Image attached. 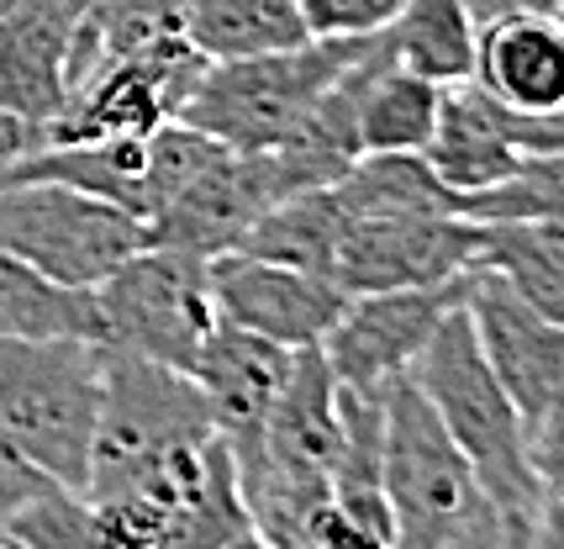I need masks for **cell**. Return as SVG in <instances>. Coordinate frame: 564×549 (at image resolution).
Returning a JSON list of instances; mask_svg holds the SVG:
<instances>
[{"mask_svg":"<svg viewBox=\"0 0 564 549\" xmlns=\"http://www.w3.org/2000/svg\"><path fill=\"white\" fill-rule=\"evenodd\" d=\"M475 270L501 274L528 306H539L543 317L564 323V217L480 223Z\"/></svg>","mask_w":564,"mask_h":549,"instance_id":"ffe728a7","label":"cell"},{"mask_svg":"<svg viewBox=\"0 0 564 549\" xmlns=\"http://www.w3.org/2000/svg\"><path fill=\"white\" fill-rule=\"evenodd\" d=\"M469 6L480 11V22H486V17H496V11H507V0H469Z\"/></svg>","mask_w":564,"mask_h":549,"instance_id":"e575fe53","label":"cell"},{"mask_svg":"<svg viewBox=\"0 0 564 549\" xmlns=\"http://www.w3.org/2000/svg\"><path fill=\"white\" fill-rule=\"evenodd\" d=\"M528 549H564V513L543 502L539 518H533V534H528Z\"/></svg>","mask_w":564,"mask_h":549,"instance_id":"1f68e13d","label":"cell"},{"mask_svg":"<svg viewBox=\"0 0 564 549\" xmlns=\"http://www.w3.org/2000/svg\"><path fill=\"white\" fill-rule=\"evenodd\" d=\"M465 217L475 223H507V217H564V149L528 153L512 175L465 196Z\"/></svg>","mask_w":564,"mask_h":549,"instance_id":"484cf974","label":"cell"},{"mask_svg":"<svg viewBox=\"0 0 564 549\" xmlns=\"http://www.w3.org/2000/svg\"><path fill=\"white\" fill-rule=\"evenodd\" d=\"M100 380V338H0V433L64 492L90 475Z\"/></svg>","mask_w":564,"mask_h":549,"instance_id":"7a4b0ae2","label":"cell"},{"mask_svg":"<svg viewBox=\"0 0 564 549\" xmlns=\"http://www.w3.org/2000/svg\"><path fill=\"white\" fill-rule=\"evenodd\" d=\"M79 17V0H17L0 22V111L32 132L69 100V53Z\"/></svg>","mask_w":564,"mask_h":549,"instance_id":"e0dca14e","label":"cell"},{"mask_svg":"<svg viewBox=\"0 0 564 549\" xmlns=\"http://www.w3.org/2000/svg\"><path fill=\"white\" fill-rule=\"evenodd\" d=\"M465 280L448 286H412V291H365L348 297L338 323L322 333V359L354 391H386L391 380L412 375L422 349L433 344L443 317L465 301Z\"/></svg>","mask_w":564,"mask_h":549,"instance_id":"8fae6325","label":"cell"},{"mask_svg":"<svg viewBox=\"0 0 564 549\" xmlns=\"http://www.w3.org/2000/svg\"><path fill=\"white\" fill-rule=\"evenodd\" d=\"M469 85H480L496 106L517 117L564 111V17L528 6L486 17Z\"/></svg>","mask_w":564,"mask_h":549,"instance_id":"2e32d148","label":"cell"},{"mask_svg":"<svg viewBox=\"0 0 564 549\" xmlns=\"http://www.w3.org/2000/svg\"><path fill=\"white\" fill-rule=\"evenodd\" d=\"M528 465L539 481V497L564 513V397L549 401L528 423Z\"/></svg>","mask_w":564,"mask_h":549,"instance_id":"f1b7e54d","label":"cell"},{"mask_svg":"<svg viewBox=\"0 0 564 549\" xmlns=\"http://www.w3.org/2000/svg\"><path fill=\"white\" fill-rule=\"evenodd\" d=\"M338 244H344V201H338L333 185H317V191H295V196L274 201L270 212L248 227L243 254L333 274Z\"/></svg>","mask_w":564,"mask_h":549,"instance_id":"7402d4cb","label":"cell"},{"mask_svg":"<svg viewBox=\"0 0 564 549\" xmlns=\"http://www.w3.org/2000/svg\"><path fill=\"white\" fill-rule=\"evenodd\" d=\"M280 539H285V549H301V545H295V539H291V534H280Z\"/></svg>","mask_w":564,"mask_h":549,"instance_id":"d590c367","label":"cell"},{"mask_svg":"<svg viewBox=\"0 0 564 549\" xmlns=\"http://www.w3.org/2000/svg\"><path fill=\"white\" fill-rule=\"evenodd\" d=\"M443 85L395 69L391 53L359 90V149L365 153H427L443 117Z\"/></svg>","mask_w":564,"mask_h":549,"instance_id":"44dd1931","label":"cell"},{"mask_svg":"<svg viewBox=\"0 0 564 549\" xmlns=\"http://www.w3.org/2000/svg\"><path fill=\"white\" fill-rule=\"evenodd\" d=\"M206 64L212 58L191 37H170L159 49L111 58L90 79L74 85L69 100L58 106V117H48L32 132V149L100 143V138H148L164 122H180V106L191 100Z\"/></svg>","mask_w":564,"mask_h":549,"instance_id":"9c48e42d","label":"cell"},{"mask_svg":"<svg viewBox=\"0 0 564 549\" xmlns=\"http://www.w3.org/2000/svg\"><path fill=\"white\" fill-rule=\"evenodd\" d=\"M212 301H217L221 323H238L285 349H312L338 323L348 291L333 274L295 270V265H274V259L232 249L212 259Z\"/></svg>","mask_w":564,"mask_h":549,"instance_id":"7c38bea8","label":"cell"},{"mask_svg":"<svg viewBox=\"0 0 564 549\" xmlns=\"http://www.w3.org/2000/svg\"><path fill=\"white\" fill-rule=\"evenodd\" d=\"M291 539L301 549H391V539L380 528H369L365 518H354L348 507L333 497H322L306 507V518L291 528Z\"/></svg>","mask_w":564,"mask_h":549,"instance_id":"4316f807","label":"cell"},{"mask_svg":"<svg viewBox=\"0 0 564 549\" xmlns=\"http://www.w3.org/2000/svg\"><path fill=\"white\" fill-rule=\"evenodd\" d=\"M96 317L100 344L191 375L212 327L221 323L212 301V259L174 244H148L96 286Z\"/></svg>","mask_w":564,"mask_h":549,"instance_id":"52a82bcc","label":"cell"},{"mask_svg":"<svg viewBox=\"0 0 564 549\" xmlns=\"http://www.w3.org/2000/svg\"><path fill=\"white\" fill-rule=\"evenodd\" d=\"M274 201H280V191H274L270 159L217 143V153L185 180V191L148 223V233H153V244H174V249H191L200 259H217V254L243 249L248 227Z\"/></svg>","mask_w":564,"mask_h":549,"instance_id":"5bb4252c","label":"cell"},{"mask_svg":"<svg viewBox=\"0 0 564 549\" xmlns=\"http://www.w3.org/2000/svg\"><path fill=\"white\" fill-rule=\"evenodd\" d=\"M85 497L132 549H221L253 528L238 460L221 439L153 454Z\"/></svg>","mask_w":564,"mask_h":549,"instance_id":"277c9868","label":"cell"},{"mask_svg":"<svg viewBox=\"0 0 564 549\" xmlns=\"http://www.w3.org/2000/svg\"><path fill=\"white\" fill-rule=\"evenodd\" d=\"M11 549H17V545H11Z\"/></svg>","mask_w":564,"mask_h":549,"instance_id":"f35d334b","label":"cell"},{"mask_svg":"<svg viewBox=\"0 0 564 549\" xmlns=\"http://www.w3.org/2000/svg\"><path fill=\"white\" fill-rule=\"evenodd\" d=\"M465 312L486 365L507 386L517 412L533 423L549 401L564 397V323L543 317L539 306H528L491 270H469Z\"/></svg>","mask_w":564,"mask_h":549,"instance_id":"4fadbf2b","label":"cell"},{"mask_svg":"<svg viewBox=\"0 0 564 549\" xmlns=\"http://www.w3.org/2000/svg\"><path fill=\"white\" fill-rule=\"evenodd\" d=\"M395 69L422 75L454 90L475 79V49H480V11L469 0H406L380 32Z\"/></svg>","mask_w":564,"mask_h":549,"instance_id":"d6986e66","label":"cell"},{"mask_svg":"<svg viewBox=\"0 0 564 549\" xmlns=\"http://www.w3.org/2000/svg\"><path fill=\"white\" fill-rule=\"evenodd\" d=\"M221 549H285V539H280V534H270V528H243V534H238V539H227V545Z\"/></svg>","mask_w":564,"mask_h":549,"instance_id":"d6a6232c","label":"cell"},{"mask_svg":"<svg viewBox=\"0 0 564 549\" xmlns=\"http://www.w3.org/2000/svg\"><path fill=\"white\" fill-rule=\"evenodd\" d=\"M0 338H100L96 291H74L0 249Z\"/></svg>","mask_w":564,"mask_h":549,"instance_id":"603a6c76","label":"cell"},{"mask_svg":"<svg viewBox=\"0 0 564 549\" xmlns=\"http://www.w3.org/2000/svg\"><path fill=\"white\" fill-rule=\"evenodd\" d=\"M0 549H11V545H0Z\"/></svg>","mask_w":564,"mask_h":549,"instance_id":"74e56055","label":"cell"},{"mask_svg":"<svg viewBox=\"0 0 564 549\" xmlns=\"http://www.w3.org/2000/svg\"><path fill=\"white\" fill-rule=\"evenodd\" d=\"M496 117L507 127V138L517 143V153H549V149H564V111L554 117H517L507 106H496Z\"/></svg>","mask_w":564,"mask_h":549,"instance_id":"4dcf8cb0","label":"cell"},{"mask_svg":"<svg viewBox=\"0 0 564 549\" xmlns=\"http://www.w3.org/2000/svg\"><path fill=\"white\" fill-rule=\"evenodd\" d=\"M512 6H528V11H554V17H564V0H507V11Z\"/></svg>","mask_w":564,"mask_h":549,"instance_id":"836d02e7","label":"cell"},{"mask_svg":"<svg viewBox=\"0 0 564 549\" xmlns=\"http://www.w3.org/2000/svg\"><path fill=\"white\" fill-rule=\"evenodd\" d=\"M522 159L528 153H517V143L496 117V100L480 85H454L443 96L438 132L427 143V164L438 170L443 185H454L459 196H475V191L501 185Z\"/></svg>","mask_w":564,"mask_h":549,"instance_id":"ac0fdd59","label":"cell"},{"mask_svg":"<svg viewBox=\"0 0 564 549\" xmlns=\"http://www.w3.org/2000/svg\"><path fill=\"white\" fill-rule=\"evenodd\" d=\"M412 380L448 428V439L459 444L469 471L480 481V492L501 518H539V481L528 465V418L517 412L507 386L496 380L486 354L475 344L465 301L443 317L433 344L412 365Z\"/></svg>","mask_w":564,"mask_h":549,"instance_id":"6da1fadb","label":"cell"},{"mask_svg":"<svg viewBox=\"0 0 564 549\" xmlns=\"http://www.w3.org/2000/svg\"><path fill=\"white\" fill-rule=\"evenodd\" d=\"M206 439H217V428H212V407L196 375L106 344V380H100L96 450H90L85 492L111 475H127L153 454L206 444Z\"/></svg>","mask_w":564,"mask_h":549,"instance_id":"ba28073f","label":"cell"},{"mask_svg":"<svg viewBox=\"0 0 564 549\" xmlns=\"http://www.w3.org/2000/svg\"><path fill=\"white\" fill-rule=\"evenodd\" d=\"M344 444V386L322 349H295V365L270 407L259 454L238 465L253 524L270 534H291L312 502L327 497L333 465Z\"/></svg>","mask_w":564,"mask_h":549,"instance_id":"5b68a950","label":"cell"},{"mask_svg":"<svg viewBox=\"0 0 564 549\" xmlns=\"http://www.w3.org/2000/svg\"><path fill=\"white\" fill-rule=\"evenodd\" d=\"M406 0H301L312 37H380Z\"/></svg>","mask_w":564,"mask_h":549,"instance_id":"83f0119b","label":"cell"},{"mask_svg":"<svg viewBox=\"0 0 564 549\" xmlns=\"http://www.w3.org/2000/svg\"><path fill=\"white\" fill-rule=\"evenodd\" d=\"M43 492H53V481L0 433V545H6V534L17 524V513H22L26 502H37Z\"/></svg>","mask_w":564,"mask_h":549,"instance_id":"f546056e","label":"cell"},{"mask_svg":"<svg viewBox=\"0 0 564 549\" xmlns=\"http://www.w3.org/2000/svg\"><path fill=\"white\" fill-rule=\"evenodd\" d=\"M153 233L138 212L117 201L74 191L58 180H11L0 185V249L74 291H96L106 274L127 265Z\"/></svg>","mask_w":564,"mask_h":549,"instance_id":"8992f818","label":"cell"},{"mask_svg":"<svg viewBox=\"0 0 564 549\" xmlns=\"http://www.w3.org/2000/svg\"><path fill=\"white\" fill-rule=\"evenodd\" d=\"M295 365V349L274 344V338H259L238 323H217L206 349L196 359V386L206 391V407H212V428L217 439L232 450L238 465H248L259 454V439H264V423H270V407L285 386V375Z\"/></svg>","mask_w":564,"mask_h":549,"instance_id":"9a60e30c","label":"cell"},{"mask_svg":"<svg viewBox=\"0 0 564 549\" xmlns=\"http://www.w3.org/2000/svg\"><path fill=\"white\" fill-rule=\"evenodd\" d=\"M365 49L369 37H306L295 49L212 58L180 106V122L221 149L270 153L312 117V106Z\"/></svg>","mask_w":564,"mask_h":549,"instance_id":"3957f363","label":"cell"},{"mask_svg":"<svg viewBox=\"0 0 564 549\" xmlns=\"http://www.w3.org/2000/svg\"><path fill=\"white\" fill-rule=\"evenodd\" d=\"M6 545H17V549H132L96 513V502L85 497V492H64V486L43 492L37 502H26L22 513H17V524H11V534H6Z\"/></svg>","mask_w":564,"mask_h":549,"instance_id":"d4e9b609","label":"cell"},{"mask_svg":"<svg viewBox=\"0 0 564 549\" xmlns=\"http://www.w3.org/2000/svg\"><path fill=\"white\" fill-rule=\"evenodd\" d=\"M480 223L448 212H344V244L333 280L348 297L448 286L475 270Z\"/></svg>","mask_w":564,"mask_h":549,"instance_id":"30bf717a","label":"cell"},{"mask_svg":"<svg viewBox=\"0 0 564 549\" xmlns=\"http://www.w3.org/2000/svg\"><path fill=\"white\" fill-rule=\"evenodd\" d=\"M185 37L206 58H243V53L295 49L312 32L301 0H191Z\"/></svg>","mask_w":564,"mask_h":549,"instance_id":"cb8c5ba5","label":"cell"},{"mask_svg":"<svg viewBox=\"0 0 564 549\" xmlns=\"http://www.w3.org/2000/svg\"><path fill=\"white\" fill-rule=\"evenodd\" d=\"M79 6H85V11H90V6H100V0H79Z\"/></svg>","mask_w":564,"mask_h":549,"instance_id":"8d00e7d4","label":"cell"}]
</instances>
